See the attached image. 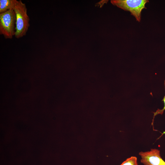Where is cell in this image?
I'll return each mask as SVG.
<instances>
[{
  "instance_id": "cell-6",
  "label": "cell",
  "mask_w": 165,
  "mask_h": 165,
  "mask_svg": "<svg viewBox=\"0 0 165 165\" xmlns=\"http://www.w3.org/2000/svg\"><path fill=\"white\" fill-rule=\"evenodd\" d=\"M120 165H138L137 158L132 156L127 159Z\"/></svg>"
},
{
  "instance_id": "cell-7",
  "label": "cell",
  "mask_w": 165,
  "mask_h": 165,
  "mask_svg": "<svg viewBox=\"0 0 165 165\" xmlns=\"http://www.w3.org/2000/svg\"><path fill=\"white\" fill-rule=\"evenodd\" d=\"M164 88H165V80H164ZM162 101H163L164 104V106L163 107V108L162 109H158L156 111V112H153L154 113V116H153V119H152V124H153V123L154 119L155 116L158 114L162 115L164 111L165 110V95L164 96V97Z\"/></svg>"
},
{
  "instance_id": "cell-5",
  "label": "cell",
  "mask_w": 165,
  "mask_h": 165,
  "mask_svg": "<svg viewBox=\"0 0 165 165\" xmlns=\"http://www.w3.org/2000/svg\"><path fill=\"white\" fill-rule=\"evenodd\" d=\"M17 2V0H0V13L13 9Z\"/></svg>"
},
{
  "instance_id": "cell-3",
  "label": "cell",
  "mask_w": 165,
  "mask_h": 165,
  "mask_svg": "<svg viewBox=\"0 0 165 165\" xmlns=\"http://www.w3.org/2000/svg\"><path fill=\"white\" fill-rule=\"evenodd\" d=\"M149 2L147 0H115L111 1L113 5L123 10L130 12L137 21H141V12L144 9L145 4Z\"/></svg>"
},
{
  "instance_id": "cell-1",
  "label": "cell",
  "mask_w": 165,
  "mask_h": 165,
  "mask_svg": "<svg viewBox=\"0 0 165 165\" xmlns=\"http://www.w3.org/2000/svg\"><path fill=\"white\" fill-rule=\"evenodd\" d=\"M13 10L16 16L15 37L19 38L25 36L30 26V18L27 13V8L21 0L18 1Z\"/></svg>"
},
{
  "instance_id": "cell-2",
  "label": "cell",
  "mask_w": 165,
  "mask_h": 165,
  "mask_svg": "<svg viewBox=\"0 0 165 165\" xmlns=\"http://www.w3.org/2000/svg\"><path fill=\"white\" fill-rule=\"evenodd\" d=\"M16 16L13 9L0 13V34L6 39H12L15 35Z\"/></svg>"
},
{
  "instance_id": "cell-4",
  "label": "cell",
  "mask_w": 165,
  "mask_h": 165,
  "mask_svg": "<svg viewBox=\"0 0 165 165\" xmlns=\"http://www.w3.org/2000/svg\"><path fill=\"white\" fill-rule=\"evenodd\" d=\"M139 155L141 157V163L144 165H165V161L161 158L158 149L152 148L150 151L141 152Z\"/></svg>"
}]
</instances>
